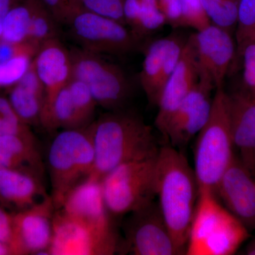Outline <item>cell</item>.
<instances>
[{
    "mask_svg": "<svg viewBox=\"0 0 255 255\" xmlns=\"http://www.w3.org/2000/svg\"><path fill=\"white\" fill-rule=\"evenodd\" d=\"M155 190L167 227L179 251L186 255L199 188L194 169L185 155L171 145L159 148Z\"/></svg>",
    "mask_w": 255,
    "mask_h": 255,
    "instance_id": "6da1fadb",
    "label": "cell"
},
{
    "mask_svg": "<svg viewBox=\"0 0 255 255\" xmlns=\"http://www.w3.org/2000/svg\"><path fill=\"white\" fill-rule=\"evenodd\" d=\"M95 165L91 175L102 179L130 161L157 155L152 127L141 117L124 110L110 111L90 124Z\"/></svg>",
    "mask_w": 255,
    "mask_h": 255,
    "instance_id": "7a4b0ae2",
    "label": "cell"
},
{
    "mask_svg": "<svg viewBox=\"0 0 255 255\" xmlns=\"http://www.w3.org/2000/svg\"><path fill=\"white\" fill-rule=\"evenodd\" d=\"M230 121L228 92L216 89L211 114L197 135L194 151V172L199 190L215 194L223 174L235 157Z\"/></svg>",
    "mask_w": 255,
    "mask_h": 255,
    "instance_id": "3957f363",
    "label": "cell"
},
{
    "mask_svg": "<svg viewBox=\"0 0 255 255\" xmlns=\"http://www.w3.org/2000/svg\"><path fill=\"white\" fill-rule=\"evenodd\" d=\"M250 236V231L221 204L214 192L199 190L186 255H233Z\"/></svg>",
    "mask_w": 255,
    "mask_h": 255,
    "instance_id": "277c9868",
    "label": "cell"
},
{
    "mask_svg": "<svg viewBox=\"0 0 255 255\" xmlns=\"http://www.w3.org/2000/svg\"><path fill=\"white\" fill-rule=\"evenodd\" d=\"M90 126L62 130L50 143L48 167L55 210L61 208L74 187L92 173L95 150Z\"/></svg>",
    "mask_w": 255,
    "mask_h": 255,
    "instance_id": "5b68a950",
    "label": "cell"
},
{
    "mask_svg": "<svg viewBox=\"0 0 255 255\" xmlns=\"http://www.w3.org/2000/svg\"><path fill=\"white\" fill-rule=\"evenodd\" d=\"M157 157L125 162L102 178L106 205L114 216L130 214L155 201Z\"/></svg>",
    "mask_w": 255,
    "mask_h": 255,
    "instance_id": "8992f818",
    "label": "cell"
},
{
    "mask_svg": "<svg viewBox=\"0 0 255 255\" xmlns=\"http://www.w3.org/2000/svg\"><path fill=\"white\" fill-rule=\"evenodd\" d=\"M72 78L88 87L97 105L110 111L124 110L132 95V85L125 71L100 54L82 48L70 50Z\"/></svg>",
    "mask_w": 255,
    "mask_h": 255,
    "instance_id": "52a82bcc",
    "label": "cell"
},
{
    "mask_svg": "<svg viewBox=\"0 0 255 255\" xmlns=\"http://www.w3.org/2000/svg\"><path fill=\"white\" fill-rule=\"evenodd\" d=\"M67 26L82 49L97 54H130L141 43L124 23L85 9Z\"/></svg>",
    "mask_w": 255,
    "mask_h": 255,
    "instance_id": "ba28073f",
    "label": "cell"
},
{
    "mask_svg": "<svg viewBox=\"0 0 255 255\" xmlns=\"http://www.w3.org/2000/svg\"><path fill=\"white\" fill-rule=\"evenodd\" d=\"M122 247L119 236L97 231L61 209L55 211L49 255H111L122 252Z\"/></svg>",
    "mask_w": 255,
    "mask_h": 255,
    "instance_id": "9c48e42d",
    "label": "cell"
},
{
    "mask_svg": "<svg viewBox=\"0 0 255 255\" xmlns=\"http://www.w3.org/2000/svg\"><path fill=\"white\" fill-rule=\"evenodd\" d=\"M122 252L135 255H182L155 201L130 213Z\"/></svg>",
    "mask_w": 255,
    "mask_h": 255,
    "instance_id": "30bf717a",
    "label": "cell"
},
{
    "mask_svg": "<svg viewBox=\"0 0 255 255\" xmlns=\"http://www.w3.org/2000/svg\"><path fill=\"white\" fill-rule=\"evenodd\" d=\"M55 210L51 196L13 213V255H49Z\"/></svg>",
    "mask_w": 255,
    "mask_h": 255,
    "instance_id": "8fae6325",
    "label": "cell"
},
{
    "mask_svg": "<svg viewBox=\"0 0 255 255\" xmlns=\"http://www.w3.org/2000/svg\"><path fill=\"white\" fill-rule=\"evenodd\" d=\"M190 37L200 73L211 79L215 88L223 87L226 77L236 68L237 46L234 35L211 23Z\"/></svg>",
    "mask_w": 255,
    "mask_h": 255,
    "instance_id": "7c38bea8",
    "label": "cell"
},
{
    "mask_svg": "<svg viewBox=\"0 0 255 255\" xmlns=\"http://www.w3.org/2000/svg\"><path fill=\"white\" fill-rule=\"evenodd\" d=\"M216 90L211 79L200 73V79L184 99L167 125L165 137L176 148L185 147L197 135L211 114L212 92Z\"/></svg>",
    "mask_w": 255,
    "mask_h": 255,
    "instance_id": "4fadbf2b",
    "label": "cell"
},
{
    "mask_svg": "<svg viewBox=\"0 0 255 255\" xmlns=\"http://www.w3.org/2000/svg\"><path fill=\"white\" fill-rule=\"evenodd\" d=\"M187 38L173 33L155 40L146 47L139 78L151 105H157L164 85L180 59Z\"/></svg>",
    "mask_w": 255,
    "mask_h": 255,
    "instance_id": "5bb4252c",
    "label": "cell"
},
{
    "mask_svg": "<svg viewBox=\"0 0 255 255\" xmlns=\"http://www.w3.org/2000/svg\"><path fill=\"white\" fill-rule=\"evenodd\" d=\"M223 206L251 232L255 230V174L235 155L215 191Z\"/></svg>",
    "mask_w": 255,
    "mask_h": 255,
    "instance_id": "9a60e30c",
    "label": "cell"
},
{
    "mask_svg": "<svg viewBox=\"0 0 255 255\" xmlns=\"http://www.w3.org/2000/svg\"><path fill=\"white\" fill-rule=\"evenodd\" d=\"M199 79L200 70L195 48L189 36L180 59L164 85L157 105L158 112L155 126L164 137L171 119L184 99L195 87Z\"/></svg>",
    "mask_w": 255,
    "mask_h": 255,
    "instance_id": "2e32d148",
    "label": "cell"
},
{
    "mask_svg": "<svg viewBox=\"0 0 255 255\" xmlns=\"http://www.w3.org/2000/svg\"><path fill=\"white\" fill-rule=\"evenodd\" d=\"M60 209L97 231L119 236L106 205L102 179L90 176L82 181L68 193Z\"/></svg>",
    "mask_w": 255,
    "mask_h": 255,
    "instance_id": "e0dca14e",
    "label": "cell"
},
{
    "mask_svg": "<svg viewBox=\"0 0 255 255\" xmlns=\"http://www.w3.org/2000/svg\"><path fill=\"white\" fill-rule=\"evenodd\" d=\"M33 65L44 87V106L50 103L71 80V53L58 38H53L39 47L33 58Z\"/></svg>",
    "mask_w": 255,
    "mask_h": 255,
    "instance_id": "ac0fdd59",
    "label": "cell"
},
{
    "mask_svg": "<svg viewBox=\"0 0 255 255\" xmlns=\"http://www.w3.org/2000/svg\"><path fill=\"white\" fill-rule=\"evenodd\" d=\"M228 95L235 148L242 162L255 174V99L241 87Z\"/></svg>",
    "mask_w": 255,
    "mask_h": 255,
    "instance_id": "d6986e66",
    "label": "cell"
},
{
    "mask_svg": "<svg viewBox=\"0 0 255 255\" xmlns=\"http://www.w3.org/2000/svg\"><path fill=\"white\" fill-rule=\"evenodd\" d=\"M43 174L31 169H0V202L20 211L47 197Z\"/></svg>",
    "mask_w": 255,
    "mask_h": 255,
    "instance_id": "ffe728a7",
    "label": "cell"
},
{
    "mask_svg": "<svg viewBox=\"0 0 255 255\" xmlns=\"http://www.w3.org/2000/svg\"><path fill=\"white\" fill-rule=\"evenodd\" d=\"M8 90V99L19 118L29 127L40 125L45 90L33 63L23 78Z\"/></svg>",
    "mask_w": 255,
    "mask_h": 255,
    "instance_id": "44dd1931",
    "label": "cell"
},
{
    "mask_svg": "<svg viewBox=\"0 0 255 255\" xmlns=\"http://www.w3.org/2000/svg\"><path fill=\"white\" fill-rule=\"evenodd\" d=\"M23 168L43 174V164L36 137L0 136V169Z\"/></svg>",
    "mask_w": 255,
    "mask_h": 255,
    "instance_id": "7402d4cb",
    "label": "cell"
},
{
    "mask_svg": "<svg viewBox=\"0 0 255 255\" xmlns=\"http://www.w3.org/2000/svg\"><path fill=\"white\" fill-rule=\"evenodd\" d=\"M123 14L126 26L140 41L167 24L157 0H125Z\"/></svg>",
    "mask_w": 255,
    "mask_h": 255,
    "instance_id": "603a6c76",
    "label": "cell"
},
{
    "mask_svg": "<svg viewBox=\"0 0 255 255\" xmlns=\"http://www.w3.org/2000/svg\"><path fill=\"white\" fill-rule=\"evenodd\" d=\"M40 125L50 132L59 129L68 130L89 127L84 122L74 105L67 85L50 103L43 106Z\"/></svg>",
    "mask_w": 255,
    "mask_h": 255,
    "instance_id": "cb8c5ba5",
    "label": "cell"
},
{
    "mask_svg": "<svg viewBox=\"0 0 255 255\" xmlns=\"http://www.w3.org/2000/svg\"><path fill=\"white\" fill-rule=\"evenodd\" d=\"M31 22L29 0L15 3L5 18L1 41L12 44L28 43Z\"/></svg>",
    "mask_w": 255,
    "mask_h": 255,
    "instance_id": "d4e9b609",
    "label": "cell"
},
{
    "mask_svg": "<svg viewBox=\"0 0 255 255\" xmlns=\"http://www.w3.org/2000/svg\"><path fill=\"white\" fill-rule=\"evenodd\" d=\"M31 22L28 43L38 47L45 42L58 38V22L41 0H29Z\"/></svg>",
    "mask_w": 255,
    "mask_h": 255,
    "instance_id": "484cf974",
    "label": "cell"
},
{
    "mask_svg": "<svg viewBox=\"0 0 255 255\" xmlns=\"http://www.w3.org/2000/svg\"><path fill=\"white\" fill-rule=\"evenodd\" d=\"M38 48L29 43L22 51L0 63V90H9L23 78L31 68Z\"/></svg>",
    "mask_w": 255,
    "mask_h": 255,
    "instance_id": "4316f807",
    "label": "cell"
},
{
    "mask_svg": "<svg viewBox=\"0 0 255 255\" xmlns=\"http://www.w3.org/2000/svg\"><path fill=\"white\" fill-rule=\"evenodd\" d=\"M211 23L235 36L240 0H201Z\"/></svg>",
    "mask_w": 255,
    "mask_h": 255,
    "instance_id": "83f0119b",
    "label": "cell"
},
{
    "mask_svg": "<svg viewBox=\"0 0 255 255\" xmlns=\"http://www.w3.org/2000/svg\"><path fill=\"white\" fill-rule=\"evenodd\" d=\"M235 38L237 51L248 42L255 41V0H240Z\"/></svg>",
    "mask_w": 255,
    "mask_h": 255,
    "instance_id": "f1b7e54d",
    "label": "cell"
},
{
    "mask_svg": "<svg viewBox=\"0 0 255 255\" xmlns=\"http://www.w3.org/2000/svg\"><path fill=\"white\" fill-rule=\"evenodd\" d=\"M67 86L79 114L85 124L90 126L94 122L97 106L91 91L84 82L75 78H72Z\"/></svg>",
    "mask_w": 255,
    "mask_h": 255,
    "instance_id": "f546056e",
    "label": "cell"
},
{
    "mask_svg": "<svg viewBox=\"0 0 255 255\" xmlns=\"http://www.w3.org/2000/svg\"><path fill=\"white\" fill-rule=\"evenodd\" d=\"M7 135L35 137L29 126L16 113L8 97L0 95V136Z\"/></svg>",
    "mask_w": 255,
    "mask_h": 255,
    "instance_id": "4dcf8cb0",
    "label": "cell"
},
{
    "mask_svg": "<svg viewBox=\"0 0 255 255\" xmlns=\"http://www.w3.org/2000/svg\"><path fill=\"white\" fill-rule=\"evenodd\" d=\"M241 64V88L255 99V41L246 43L236 55V68Z\"/></svg>",
    "mask_w": 255,
    "mask_h": 255,
    "instance_id": "1f68e13d",
    "label": "cell"
},
{
    "mask_svg": "<svg viewBox=\"0 0 255 255\" xmlns=\"http://www.w3.org/2000/svg\"><path fill=\"white\" fill-rule=\"evenodd\" d=\"M182 27L200 31L211 24L201 0H179Z\"/></svg>",
    "mask_w": 255,
    "mask_h": 255,
    "instance_id": "d6a6232c",
    "label": "cell"
},
{
    "mask_svg": "<svg viewBox=\"0 0 255 255\" xmlns=\"http://www.w3.org/2000/svg\"><path fill=\"white\" fill-rule=\"evenodd\" d=\"M55 21L68 25L72 18L84 9L80 0H41Z\"/></svg>",
    "mask_w": 255,
    "mask_h": 255,
    "instance_id": "836d02e7",
    "label": "cell"
},
{
    "mask_svg": "<svg viewBox=\"0 0 255 255\" xmlns=\"http://www.w3.org/2000/svg\"><path fill=\"white\" fill-rule=\"evenodd\" d=\"M84 9L124 23L125 0H80Z\"/></svg>",
    "mask_w": 255,
    "mask_h": 255,
    "instance_id": "e575fe53",
    "label": "cell"
},
{
    "mask_svg": "<svg viewBox=\"0 0 255 255\" xmlns=\"http://www.w3.org/2000/svg\"><path fill=\"white\" fill-rule=\"evenodd\" d=\"M165 16L167 24L172 27H182L180 1L179 0H157Z\"/></svg>",
    "mask_w": 255,
    "mask_h": 255,
    "instance_id": "d590c367",
    "label": "cell"
},
{
    "mask_svg": "<svg viewBox=\"0 0 255 255\" xmlns=\"http://www.w3.org/2000/svg\"><path fill=\"white\" fill-rule=\"evenodd\" d=\"M13 236V213L11 214L0 206V242L9 245L11 248Z\"/></svg>",
    "mask_w": 255,
    "mask_h": 255,
    "instance_id": "8d00e7d4",
    "label": "cell"
},
{
    "mask_svg": "<svg viewBox=\"0 0 255 255\" xmlns=\"http://www.w3.org/2000/svg\"><path fill=\"white\" fill-rule=\"evenodd\" d=\"M15 3V0H0V41L1 39L5 18Z\"/></svg>",
    "mask_w": 255,
    "mask_h": 255,
    "instance_id": "74e56055",
    "label": "cell"
},
{
    "mask_svg": "<svg viewBox=\"0 0 255 255\" xmlns=\"http://www.w3.org/2000/svg\"><path fill=\"white\" fill-rule=\"evenodd\" d=\"M0 255H13L9 245L0 242Z\"/></svg>",
    "mask_w": 255,
    "mask_h": 255,
    "instance_id": "f35d334b",
    "label": "cell"
},
{
    "mask_svg": "<svg viewBox=\"0 0 255 255\" xmlns=\"http://www.w3.org/2000/svg\"><path fill=\"white\" fill-rule=\"evenodd\" d=\"M245 253L248 255H255V238L247 245Z\"/></svg>",
    "mask_w": 255,
    "mask_h": 255,
    "instance_id": "ab89813d",
    "label": "cell"
}]
</instances>
